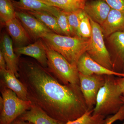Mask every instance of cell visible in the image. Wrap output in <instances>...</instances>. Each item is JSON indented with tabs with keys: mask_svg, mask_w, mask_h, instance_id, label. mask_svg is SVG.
I'll return each mask as SVG.
<instances>
[{
	"mask_svg": "<svg viewBox=\"0 0 124 124\" xmlns=\"http://www.w3.org/2000/svg\"><path fill=\"white\" fill-rule=\"evenodd\" d=\"M13 2L15 7L18 9L46 11L55 17L60 9L56 7L48 5L40 0H19L18 2L14 1Z\"/></svg>",
	"mask_w": 124,
	"mask_h": 124,
	"instance_id": "ac0fdd59",
	"label": "cell"
},
{
	"mask_svg": "<svg viewBox=\"0 0 124 124\" xmlns=\"http://www.w3.org/2000/svg\"><path fill=\"white\" fill-rule=\"evenodd\" d=\"M66 13L69 25L73 34L75 36L79 37L78 32L79 26L81 21L86 13L84 9H82L72 12Z\"/></svg>",
	"mask_w": 124,
	"mask_h": 124,
	"instance_id": "603a6c76",
	"label": "cell"
},
{
	"mask_svg": "<svg viewBox=\"0 0 124 124\" xmlns=\"http://www.w3.org/2000/svg\"><path fill=\"white\" fill-rule=\"evenodd\" d=\"M4 105V101L1 96L0 97V111L2 110Z\"/></svg>",
	"mask_w": 124,
	"mask_h": 124,
	"instance_id": "4dcf8cb0",
	"label": "cell"
},
{
	"mask_svg": "<svg viewBox=\"0 0 124 124\" xmlns=\"http://www.w3.org/2000/svg\"><path fill=\"white\" fill-rule=\"evenodd\" d=\"M124 120V104L118 111V112L112 116L106 119L104 124H112L117 120L122 121Z\"/></svg>",
	"mask_w": 124,
	"mask_h": 124,
	"instance_id": "484cf974",
	"label": "cell"
},
{
	"mask_svg": "<svg viewBox=\"0 0 124 124\" xmlns=\"http://www.w3.org/2000/svg\"><path fill=\"white\" fill-rule=\"evenodd\" d=\"M104 76H86L79 73L80 88L89 110L94 108L98 93L105 84Z\"/></svg>",
	"mask_w": 124,
	"mask_h": 124,
	"instance_id": "52a82bcc",
	"label": "cell"
},
{
	"mask_svg": "<svg viewBox=\"0 0 124 124\" xmlns=\"http://www.w3.org/2000/svg\"><path fill=\"white\" fill-rule=\"evenodd\" d=\"M93 109L88 110L83 115L76 119L67 122L65 124H104L106 116L93 114Z\"/></svg>",
	"mask_w": 124,
	"mask_h": 124,
	"instance_id": "44dd1931",
	"label": "cell"
},
{
	"mask_svg": "<svg viewBox=\"0 0 124 124\" xmlns=\"http://www.w3.org/2000/svg\"><path fill=\"white\" fill-rule=\"evenodd\" d=\"M41 38L50 48L60 54L71 64L76 66L91 43L90 38L68 36L54 32L46 33Z\"/></svg>",
	"mask_w": 124,
	"mask_h": 124,
	"instance_id": "7a4b0ae2",
	"label": "cell"
},
{
	"mask_svg": "<svg viewBox=\"0 0 124 124\" xmlns=\"http://www.w3.org/2000/svg\"><path fill=\"white\" fill-rule=\"evenodd\" d=\"M23 11L33 16L45 26L53 31L54 33L59 35H63L59 26L57 18L52 14L45 11Z\"/></svg>",
	"mask_w": 124,
	"mask_h": 124,
	"instance_id": "ffe728a7",
	"label": "cell"
},
{
	"mask_svg": "<svg viewBox=\"0 0 124 124\" xmlns=\"http://www.w3.org/2000/svg\"><path fill=\"white\" fill-rule=\"evenodd\" d=\"M16 55H24L33 58L45 68H48V60L45 42L41 38L33 44L19 48H14Z\"/></svg>",
	"mask_w": 124,
	"mask_h": 124,
	"instance_id": "30bf717a",
	"label": "cell"
},
{
	"mask_svg": "<svg viewBox=\"0 0 124 124\" xmlns=\"http://www.w3.org/2000/svg\"><path fill=\"white\" fill-rule=\"evenodd\" d=\"M45 44L49 70L63 84L80 85L77 66L72 65L63 56Z\"/></svg>",
	"mask_w": 124,
	"mask_h": 124,
	"instance_id": "277c9868",
	"label": "cell"
},
{
	"mask_svg": "<svg viewBox=\"0 0 124 124\" xmlns=\"http://www.w3.org/2000/svg\"><path fill=\"white\" fill-rule=\"evenodd\" d=\"M101 27L106 37L115 32H124V11L111 8L107 18Z\"/></svg>",
	"mask_w": 124,
	"mask_h": 124,
	"instance_id": "2e32d148",
	"label": "cell"
},
{
	"mask_svg": "<svg viewBox=\"0 0 124 124\" xmlns=\"http://www.w3.org/2000/svg\"><path fill=\"white\" fill-rule=\"evenodd\" d=\"M113 52V70L123 73L124 63V32H117L107 37Z\"/></svg>",
	"mask_w": 124,
	"mask_h": 124,
	"instance_id": "8fae6325",
	"label": "cell"
},
{
	"mask_svg": "<svg viewBox=\"0 0 124 124\" xmlns=\"http://www.w3.org/2000/svg\"><path fill=\"white\" fill-rule=\"evenodd\" d=\"M115 82L119 93L121 95L124 96V77L115 78Z\"/></svg>",
	"mask_w": 124,
	"mask_h": 124,
	"instance_id": "83f0119b",
	"label": "cell"
},
{
	"mask_svg": "<svg viewBox=\"0 0 124 124\" xmlns=\"http://www.w3.org/2000/svg\"><path fill=\"white\" fill-rule=\"evenodd\" d=\"M7 69V65L3 54L0 50V69Z\"/></svg>",
	"mask_w": 124,
	"mask_h": 124,
	"instance_id": "f1b7e54d",
	"label": "cell"
},
{
	"mask_svg": "<svg viewBox=\"0 0 124 124\" xmlns=\"http://www.w3.org/2000/svg\"><path fill=\"white\" fill-rule=\"evenodd\" d=\"M4 57L7 69L11 71L18 78L19 57L15 52L13 43L8 33H3L1 37L0 50Z\"/></svg>",
	"mask_w": 124,
	"mask_h": 124,
	"instance_id": "9a60e30c",
	"label": "cell"
},
{
	"mask_svg": "<svg viewBox=\"0 0 124 124\" xmlns=\"http://www.w3.org/2000/svg\"><path fill=\"white\" fill-rule=\"evenodd\" d=\"M92 27L91 43L86 53L94 60L107 69L113 71L110 54L107 49L101 26L89 18Z\"/></svg>",
	"mask_w": 124,
	"mask_h": 124,
	"instance_id": "8992f818",
	"label": "cell"
},
{
	"mask_svg": "<svg viewBox=\"0 0 124 124\" xmlns=\"http://www.w3.org/2000/svg\"><path fill=\"white\" fill-rule=\"evenodd\" d=\"M123 73H124V66H123Z\"/></svg>",
	"mask_w": 124,
	"mask_h": 124,
	"instance_id": "d6a6232c",
	"label": "cell"
},
{
	"mask_svg": "<svg viewBox=\"0 0 124 124\" xmlns=\"http://www.w3.org/2000/svg\"><path fill=\"white\" fill-rule=\"evenodd\" d=\"M16 10L11 0H0V19L2 23L7 22L16 17Z\"/></svg>",
	"mask_w": 124,
	"mask_h": 124,
	"instance_id": "7402d4cb",
	"label": "cell"
},
{
	"mask_svg": "<svg viewBox=\"0 0 124 124\" xmlns=\"http://www.w3.org/2000/svg\"><path fill=\"white\" fill-rule=\"evenodd\" d=\"M49 6L60 9L66 12H70L78 10L84 9L88 0H40Z\"/></svg>",
	"mask_w": 124,
	"mask_h": 124,
	"instance_id": "d6986e66",
	"label": "cell"
},
{
	"mask_svg": "<svg viewBox=\"0 0 124 124\" xmlns=\"http://www.w3.org/2000/svg\"><path fill=\"white\" fill-rule=\"evenodd\" d=\"M0 89L4 101L3 108L0 111V124H10L32 106L31 102L22 100L10 89Z\"/></svg>",
	"mask_w": 124,
	"mask_h": 124,
	"instance_id": "5b68a950",
	"label": "cell"
},
{
	"mask_svg": "<svg viewBox=\"0 0 124 124\" xmlns=\"http://www.w3.org/2000/svg\"><path fill=\"white\" fill-rule=\"evenodd\" d=\"M18 118L33 124H64L51 117L39 107L33 104Z\"/></svg>",
	"mask_w": 124,
	"mask_h": 124,
	"instance_id": "e0dca14e",
	"label": "cell"
},
{
	"mask_svg": "<svg viewBox=\"0 0 124 124\" xmlns=\"http://www.w3.org/2000/svg\"><path fill=\"white\" fill-rule=\"evenodd\" d=\"M55 17L59 26L64 35L75 37L71 30L66 12L60 9Z\"/></svg>",
	"mask_w": 124,
	"mask_h": 124,
	"instance_id": "cb8c5ba5",
	"label": "cell"
},
{
	"mask_svg": "<svg viewBox=\"0 0 124 124\" xmlns=\"http://www.w3.org/2000/svg\"><path fill=\"white\" fill-rule=\"evenodd\" d=\"M10 124H33L31 122L25 121L17 118L11 122Z\"/></svg>",
	"mask_w": 124,
	"mask_h": 124,
	"instance_id": "f546056e",
	"label": "cell"
},
{
	"mask_svg": "<svg viewBox=\"0 0 124 124\" xmlns=\"http://www.w3.org/2000/svg\"><path fill=\"white\" fill-rule=\"evenodd\" d=\"M79 73L86 76L93 75H113L124 77V73H119L107 69L92 59L85 52L80 57L77 63Z\"/></svg>",
	"mask_w": 124,
	"mask_h": 124,
	"instance_id": "9c48e42d",
	"label": "cell"
},
{
	"mask_svg": "<svg viewBox=\"0 0 124 124\" xmlns=\"http://www.w3.org/2000/svg\"><path fill=\"white\" fill-rule=\"evenodd\" d=\"M0 87L14 91L22 100H28L25 86L13 72L7 69H0Z\"/></svg>",
	"mask_w": 124,
	"mask_h": 124,
	"instance_id": "5bb4252c",
	"label": "cell"
},
{
	"mask_svg": "<svg viewBox=\"0 0 124 124\" xmlns=\"http://www.w3.org/2000/svg\"><path fill=\"white\" fill-rule=\"evenodd\" d=\"M15 48L23 47L31 44L32 39L16 17L5 24Z\"/></svg>",
	"mask_w": 124,
	"mask_h": 124,
	"instance_id": "7c38bea8",
	"label": "cell"
},
{
	"mask_svg": "<svg viewBox=\"0 0 124 124\" xmlns=\"http://www.w3.org/2000/svg\"><path fill=\"white\" fill-rule=\"evenodd\" d=\"M111 8L124 11V0H103Z\"/></svg>",
	"mask_w": 124,
	"mask_h": 124,
	"instance_id": "4316f807",
	"label": "cell"
},
{
	"mask_svg": "<svg viewBox=\"0 0 124 124\" xmlns=\"http://www.w3.org/2000/svg\"><path fill=\"white\" fill-rule=\"evenodd\" d=\"M15 16L32 39L36 41L46 33L54 32L33 16L26 11L18 9L16 10Z\"/></svg>",
	"mask_w": 124,
	"mask_h": 124,
	"instance_id": "ba28073f",
	"label": "cell"
},
{
	"mask_svg": "<svg viewBox=\"0 0 124 124\" xmlns=\"http://www.w3.org/2000/svg\"><path fill=\"white\" fill-rule=\"evenodd\" d=\"M124 124V123H123V124Z\"/></svg>",
	"mask_w": 124,
	"mask_h": 124,
	"instance_id": "836d02e7",
	"label": "cell"
},
{
	"mask_svg": "<svg viewBox=\"0 0 124 124\" xmlns=\"http://www.w3.org/2000/svg\"><path fill=\"white\" fill-rule=\"evenodd\" d=\"M114 75H105V82L98 93L93 114L105 116L118 112L124 103L117 90Z\"/></svg>",
	"mask_w": 124,
	"mask_h": 124,
	"instance_id": "3957f363",
	"label": "cell"
},
{
	"mask_svg": "<svg viewBox=\"0 0 124 124\" xmlns=\"http://www.w3.org/2000/svg\"><path fill=\"white\" fill-rule=\"evenodd\" d=\"M18 74L28 100L63 124L76 119L90 110L80 85L63 84L36 60L19 57Z\"/></svg>",
	"mask_w": 124,
	"mask_h": 124,
	"instance_id": "6da1fadb",
	"label": "cell"
},
{
	"mask_svg": "<svg viewBox=\"0 0 124 124\" xmlns=\"http://www.w3.org/2000/svg\"><path fill=\"white\" fill-rule=\"evenodd\" d=\"M111 8L103 0H87L84 10L89 18L100 26L106 20Z\"/></svg>",
	"mask_w": 124,
	"mask_h": 124,
	"instance_id": "4fadbf2b",
	"label": "cell"
},
{
	"mask_svg": "<svg viewBox=\"0 0 124 124\" xmlns=\"http://www.w3.org/2000/svg\"><path fill=\"white\" fill-rule=\"evenodd\" d=\"M120 98L122 100L124 103V95H121V96H120Z\"/></svg>",
	"mask_w": 124,
	"mask_h": 124,
	"instance_id": "1f68e13d",
	"label": "cell"
},
{
	"mask_svg": "<svg viewBox=\"0 0 124 124\" xmlns=\"http://www.w3.org/2000/svg\"><path fill=\"white\" fill-rule=\"evenodd\" d=\"M78 32L80 37L91 38L92 35V27L89 18L86 14L81 21Z\"/></svg>",
	"mask_w": 124,
	"mask_h": 124,
	"instance_id": "d4e9b609",
	"label": "cell"
}]
</instances>
